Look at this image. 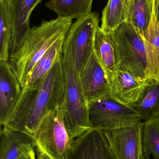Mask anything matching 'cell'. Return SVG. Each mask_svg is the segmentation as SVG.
<instances>
[{
  "mask_svg": "<svg viewBox=\"0 0 159 159\" xmlns=\"http://www.w3.org/2000/svg\"><path fill=\"white\" fill-rule=\"evenodd\" d=\"M72 19L58 17L43 20L37 27L31 29L18 50L9 57L8 62L21 87L24 86L34 68L51 47L66 36Z\"/></svg>",
  "mask_w": 159,
  "mask_h": 159,
  "instance_id": "obj_2",
  "label": "cell"
},
{
  "mask_svg": "<svg viewBox=\"0 0 159 159\" xmlns=\"http://www.w3.org/2000/svg\"><path fill=\"white\" fill-rule=\"evenodd\" d=\"M100 16L95 12L77 19L72 24L65 37L72 51L73 59L78 71L94 51L96 29Z\"/></svg>",
  "mask_w": 159,
  "mask_h": 159,
  "instance_id": "obj_7",
  "label": "cell"
},
{
  "mask_svg": "<svg viewBox=\"0 0 159 159\" xmlns=\"http://www.w3.org/2000/svg\"><path fill=\"white\" fill-rule=\"evenodd\" d=\"M128 20L124 0H108L103 10L101 29L105 34L112 33Z\"/></svg>",
  "mask_w": 159,
  "mask_h": 159,
  "instance_id": "obj_21",
  "label": "cell"
},
{
  "mask_svg": "<svg viewBox=\"0 0 159 159\" xmlns=\"http://www.w3.org/2000/svg\"><path fill=\"white\" fill-rule=\"evenodd\" d=\"M155 0H132L128 8L127 22L144 39L152 19Z\"/></svg>",
  "mask_w": 159,
  "mask_h": 159,
  "instance_id": "obj_16",
  "label": "cell"
},
{
  "mask_svg": "<svg viewBox=\"0 0 159 159\" xmlns=\"http://www.w3.org/2000/svg\"><path fill=\"white\" fill-rule=\"evenodd\" d=\"M65 37L59 39L48 50L35 65L24 86L21 87H34L41 83L62 55Z\"/></svg>",
  "mask_w": 159,
  "mask_h": 159,
  "instance_id": "obj_17",
  "label": "cell"
},
{
  "mask_svg": "<svg viewBox=\"0 0 159 159\" xmlns=\"http://www.w3.org/2000/svg\"><path fill=\"white\" fill-rule=\"evenodd\" d=\"M151 80L141 81L129 72L118 69L110 81V96L117 102L131 106L141 97Z\"/></svg>",
  "mask_w": 159,
  "mask_h": 159,
  "instance_id": "obj_13",
  "label": "cell"
},
{
  "mask_svg": "<svg viewBox=\"0 0 159 159\" xmlns=\"http://www.w3.org/2000/svg\"><path fill=\"white\" fill-rule=\"evenodd\" d=\"M115 49L118 69L127 71L141 81L148 77L144 39L126 21L108 34Z\"/></svg>",
  "mask_w": 159,
  "mask_h": 159,
  "instance_id": "obj_4",
  "label": "cell"
},
{
  "mask_svg": "<svg viewBox=\"0 0 159 159\" xmlns=\"http://www.w3.org/2000/svg\"></svg>",
  "mask_w": 159,
  "mask_h": 159,
  "instance_id": "obj_29",
  "label": "cell"
},
{
  "mask_svg": "<svg viewBox=\"0 0 159 159\" xmlns=\"http://www.w3.org/2000/svg\"><path fill=\"white\" fill-rule=\"evenodd\" d=\"M93 0H49L46 7L53 11L58 17L79 18L91 13Z\"/></svg>",
  "mask_w": 159,
  "mask_h": 159,
  "instance_id": "obj_19",
  "label": "cell"
},
{
  "mask_svg": "<svg viewBox=\"0 0 159 159\" xmlns=\"http://www.w3.org/2000/svg\"><path fill=\"white\" fill-rule=\"evenodd\" d=\"M141 116L142 120L159 116V81L151 80L139 100L131 106Z\"/></svg>",
  "mask_w": 159,
  "mask_h": 159,
  "instance_id": "obj_20",
  "label": "cell"
},
{
  "mask_svg": "<svg viewBox=\"0 0 159 159\" xmlns=\"http://www.w3.org/2000/svg\"><path fill=\"white\" fill-rule=\"evenodd\" d=\"M79 73L88 103L110 95V81L94 51Z\"/></svg>",
  "mask_w": 159,
  "mask_h": 159,
  "instance_id": "obj_10",
  "label": "cell"
},
{
  "mask_svg": "<svg viewBox=\"0 0 159 159\" xmlns=\"http://www.w3.org/2000/svg\"><path fill=\"white\" fill-rule=\"evenodd\" d=\"M144 159H145V158H144Z\"/></svg>",
  "mask_w": 159,
  "mask_h": 159,
  "instance_id": "obj_28",
  "label": "cell"
},
{
  "mask_svg": "<svg viewBox=\"0 0 159 159\" xmlns=\"http://www.w3.org/2000/svg\"><path fill=\"white\" fill-rule=\"evenodd\" d=\"M13 34V21L8 0H0V61H8Z\"/></svg>",
  "mask_w": 159,
  "mask_h": 159,
  "instance_id": "obj_22",
  "label": "cell"
},
{
  "mask_svg": "<svg viewBox=\"0 0 159 159\" xmlns=\"http://www.w3.org/2000/svg\"><path fill=\"white\" fill-rule=\"evenodd\" d=\"M148 77L159 81V26L153 13L144 38Z\"/></svg>",
  "mask_w": 159,
  "mask_h": 159,
  "instance_id": "obj_18",
  "label": "cell"
},
{
  "mask_svg": "<svg viewBox=\"0 0 159 159\" xmlns=\"http://www.w3.org/2000/svg\"><path fill=\"white\" fill-rule=\"evenodd\" d=\"M21 87L8 61H0V124L3 126L16 104Z\"/></svg>",
  "mask_w": 159,
  "mask_h": 159,
  "instance_id": "obj_11",
  "label": "cell"
},
{
  "mask_svg": "<svg viewBox=\"0 0 159 159\" xmlns=\"http://www.w3.org/2000/svg\"><path fill=\"white\" fill-rule=\"evenodd\" d=\"M142 146L145 159H159V116L142 123Z\"/></svg>",
  "mask_w": 159,
  "mask_h": 159,
  "instance_id": "obj_23",
  "label": "cell"
},
{
  "mask_svg": "<svg viewBox=\"0 0 159 159\" xmlns=\"http://www.w3.org/2000/svg\"><path fill=\"white\" fill-rule=\"evenodd\" d=\"M42 1L8 0L13 25L10 56L18 50L27 38L31 30L30 25L31 14Z\"/></svg>",
  "mask_w": 159,
  "mask_h": 159,
  "instance_id": "obj_12",
  "label": "cell"
},
{
  "mask_svg": "<svg viewBox=\"0 0 159 159\" xmlns=\"http://www.w3.org/2000/svg\"><path fill=\"white\" fill-rule=\"evenodd\" d=\"M33 141L35 147L53 158L69 159L73 140L67 131L62 107H57L44 118Z\"/></svg>",
  "mask_w": 159,
  "mask_h": 159,
  "instance_id": "obj_5",
  "label": "cell"
},
{
  "mask_svg": "<svg viewBox=\"0 0 159 159\" xmlns=\"http://www.w3.org/2000/svg\"><path fill=\"white\" fill-rule=\"evenodd\" d=\"M62 59L65 92L62 109L67 131L70 138L73 140L92 127L89 116L88 102L79 71L75 66L71 48L65 39Z\"/></svg>",
  "mask_w": 159,
  "mask_h": 159,
  "instance_id": "obj_3",
  "label": "cell"
},
{
  "mask_svg": "<svg viewBox=\"0 0 159 159\" xmlns=\"http://www.w3.org/2000/svg\"><path fill=\"white\" fill-rule=\"evenodd\" d=\"M124 2H125V4H126V6H127V9H128L129 5L132 0H124Z\"/></svg>",
  "mask_w": 159,
  "mask_h": 159,
  "instance_id": "obj_27",
  "label": "cell"
},
{
  "mask_svg": "<svg viewBox=\"0 0 159 159\" xmlns=\"http://www.w3.org/2000/svg\"><path fill=\"white\" fill-rule=\"evenodd\" d=\"M69 159H117L107 130L92 128L74 139Z\"/></svg>",
  "mask_w": 159,
  "mask_h": 159,
  "instance_id": "obj_8",
  "label": "cell"
},
{
  "mask_svg": "<svg viewBox=\"0 0 159 159\" xmlns=\"http://www.w3.org/2000/svg\"><path fill=\"white\" fill-rule=\"evenodd\" d=\"M35 154L36 153L35 151V149H34L26 154V155L23 156L20 159H36V157H35L36 154Z\"/></svg>",
  "mask_w": 159,
  "mask_h": 159,
  "instance_id": "obj_26",
  "label": "cell"
},
{
  "mask_svg": "<svg viewBox=\"0 0 159 159\" xmlns=\"http://www.w3.org/2000/svg\"><path fill=\"white\" fill-rule=\"evenodd\" d=\"M62 55L41 83L21 87L16 106L3 127L23 133L33 140L44 118L64 100Z\"/></svg>",
  "mask_w": 159,
  "mask_h": 159,
  "instance_id": "obj_1",
  "label": "cell"
},
{
  "mask_svg": "<svg viewBox=\"0 0 159 159\" xmlns=\"http://www.w3.org/2000/svg\"><path fill=\"white\" fill-rule=\"evenodd\" d=\"M142 123L107 131L117 159H144Z\"/></svg>",
  "mask_w": 159,
  "mask_h": 159,
  "instance_id": "obj_9",
  "label": "cell"
},
{
  "mask_svg": "<svg viewBox=\"0 0 159 159\" xmlns=\"http://www.w3.org/2000/svg\"><path fill=\"white\" fill-rule=\"evenodd\" d=\"M88 107L92 128L112 130L133 126L142 121L133 107L117 102L110 95L89 102Z\"/></svg>",
  "mask_w": 159,
  "mask_h": 159,
  "instance_id": "obj_6",
  "label": "cell"
},
{
  "mask_svg": "<svg viewBox=\"0 0 159 159\" xmlns=\"http://www.w3.org/2000/svg\"><path fill=\"white\" fill-rule=\"evenodd\" d=\"M154 14L159 26V0H155Z\"/></svg>",
  "mask_w": 159,
  "mask_h": 159,
  "instance_id": "obj_25",
  "label": "cell"
},
{
  "mask_svg": "<svg viewBox=\"0 0 159 159\" xmlns=\"http://www.w3.org/2000/svg\"><path fill=\"white\" fill-rule=\"evenodd\" d=\"M94 52L110 82L115 76L118 66L115 49L109 36L102 31L99 26L95 32Z\"/></svg>",
  "mask_w": 159,
  "mask_h": 159,
  "instance_id": "obj_15",
  "label": "cell"
},
{
  "mask_svg": "<svg viewBox=\"0 0 159 159\" xmlns=\"http://www.w3.org/2000/svg\"><path fill=\"white\" fill-rule=\"evenodd\" d=\"M0 134V159H20L35 149L33 139L23 133L3 127Z\"/></svg>",
  "mask_w": 159,
  "mask_h": 159,
  "instance_id": "obj_14",
  "label": "cell"
},
{
  "mask_svg": "<svg viewBox=\"0 0 159 159\" xmlns=\"http://www.w3.org/2000/svg\"><path fill=\"white\" fill-rule=\"evenodd\" d=\"M36 159H54L38 146L35 147Z\"/></svg>",
  "mask_w": 159,
  "mask_h": 159,
  "instance_id": "obj_24",
  "label": "cell"
}]
</instances>
